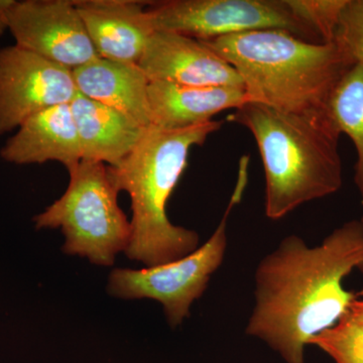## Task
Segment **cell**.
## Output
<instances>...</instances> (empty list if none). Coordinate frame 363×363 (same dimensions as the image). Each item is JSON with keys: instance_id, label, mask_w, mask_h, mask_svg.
<instances>
[{"instance_id": "obj_15", "label": "cell", "mask_w": 363, "mask_h": 363, "mask_svg": "<svg viewBox=\"0 0 363 363\" xmlns=\"http://www.w3.org/2000/svg\"><path fill=\"white\" fill-rule=\"evenodd\" d=\"M83 161L116 167L135 150L145 128L78 93L70 104Z\"/></svg>"}, {"instance_id": "obj_14", "label": "cell", "mask_w": 363, "mask_h": 363, "mask_svg": "<svg viewBox=\"0 0 363 363\" xmlns=\"http://www.w3.org/2000/svg\"><path fill=\"white\" fill-rule=\"evenodd\" d=\"M72 72L79 93L116 109L143 128L152 125L150 80L138 64L97 58Z\"/></svg>"}, {"instance_id": "obj_18", "label": "cell", "mask_w": 363, "mask_h": 363, "mask_svg": "<svg viewBox=\"0 0 363 363\" xmlns=\"http://www.w3.org/2000/svg\"><path fill=\"white\" fill-rule=\"evenodd\" d=\"M286 4L294 16L320 42L332 43L347 0H286Z\"/></svg>"}, {"instance_id": "obj_9", "label": "cell", "mask_w": 363, "mask_h": 363, "mask_svg": "<svg viewBox=\"0 0 363 363\" xmlns=\"http://www.w3.org/2000/svg\"><path fill=\"white\" fill-rule=\"evenodd\" d=\"M16 45L73 71L100 58L74 0H21L11 16Z\"/></svg>"}, {"instance_id": "obj_16", "label": "cell", "mask_w": 363, "mask_h": 363, "mask_svg": "<svg viewBox=\"0 0 363 363\" xmlns=\"http://www.w3.org/2000/svg\"><path fill=\"white\" fill-rule=\"evenodd\" d=\"M327 111L341 135L350 138L357 152L355 187L363 205V63L354 64L334 87Z\"/></svg>"}, {"instance_id": "obj_3", "label": "cell", "mask_w": 363, "mask_h": 363, "mask_svg": "<svg viewBox=\"0 0 363 363\" xmlns=\"http://www.w3.org/2000/svg\"><path fill=\"white\" fill-rule=\"evenodd\" d=\"M221 125L217 121L176 130L150 125L121 164L108 167L118 192L130 197L133 233L124 252L128 259L156 267L199 247L196 231L169 221L167 205L187 168L190 150L202 145Z\"/></svg>"}, {"instance_id": "obj_10", "label": "cell", "mask_w": 363, "mask_h": 363, "mask_svg": "<svg viewBox=\"0 0 363 363\" xmlns=\"http://www.w3.org/2000/svg\"><path fill=\"white\" fill-rule=\"evenodd\" d=\"M150 82L195 87H242L240 74L202 40L156 30L138 62Z\"/></svg>"}, {"instance_id": "obj_11", "label": "cell", "mask_w": 363, "mask_h": 363, "mask_svg": "<svg viewBox=\"0 0 363 363\" xmlns=\"http://www.w3.org/2000/svg\"><path fill=\"white\" fill-rule=\"evenodd\" d=\"M147 2L77 0L76 7L98 56L138 64L155 30Z\"/></svg>"}, {"instance_id": "obj_2", "label": "cell", "mask_w": 363, "mask_h": 363, "mask_svg": "<svg viewBox=\"0 0 363 363\" xmlns=\"http://www.w3.org/2000/svg\"><path fill=\"white\" fill-rule=\"evenodd\" d=\"M227 121L255 138L264 172V213L279 220L306 203L335 194L342 187L340 131L326 107L284 112L247 102Z\"/></svg>"}, {"instance_id": "obj_20", "label": "cell", "mask_w": 363, "mask_h": 363, "mask_svg": "<svg viewBox=\"0 0 363 363\" xmlns=\"http://www.w3.org/2000/svg\"><path fill=\"white\" fill-rule=\"evenodd\" d=\"M18 0H0V37L9 30L11 16Z\"/></svg>"}, {"instance_id": "obj_7", "label": "cell", "mask_w": 363, "mask_h": 363, "mask_svg": "<svg viewBox=\"0 0 363 363\" xmlns=\"http://www.w3.org/2000/svg\"><path fill=\"white\" fill-rule=\"evenodd\" d=\"M149 11L155 30L206 40L255 30H281L324 44L294 16L286 0H169Z\"/></svg>"}, {"instance_id": "obj_22", "label": "cell", "mask_w": 363, "mask_h": 363, "mask_svg": "<svg viewBox=\"0 0 363 363\" xmlns=\"http://www.w3.org/2000/svg\"><path fill=\"white\" fill-rule=\"evenodd\" d=\"M360 221H362V224L363 226V216L362 217V219H360ZM358 271L363 274V264H360L359 267H358Z\"/></svg>"}, {"instance_id": "obj_19", "label": "cell", "mask_w": 363, "mask_h": 363, "mask_svg": "<svg viewBox=\"0 0 363 363\" xmlns=\"http://www.w3.org/2000/svg\"><path fill=\"white\" fill-rule=\"evenodd\" d=\"M334 42L353 64L363 63V0H347Z\"/></svg>"}, {"instance_id": "obj_13", "label": "cell", "mask_w": 363, "mask_h": 363, "mask_svg": "<svg viewBox=\"0 0 363 363\" xmlns=\"http://www.w3.org/2000/svg\"><path fill=\"white\" fill-rule=\"evenodd\" d=\"M250 102L242 87H195L152 81L149 104L152 125L176 130L210 123L212 117Z\"/></svg>"}, {"instance_id": "obj_1", "label": "cell", "mask_w": 363, "mask_h": 363, "mask_svg": "<svg viewBox=\"0 0 363 363\" xmlns=\"http://www.w3.org/2000/svg\"><path fill=\"white\" fill-rule=\"evenodd\" d=\"M363 264V226L350 220L310 247L292 234L260 260L245 332L286 363H306L305 348L350 311L357 298L344 279Z\"/></svg>"}, {"instance_id": "obj_12", "label": "cell", "mask_w": 363, "mask_h": 363, "mask_svg": "<svg viewBox=\"0 0 363 363\" xmlns=\"http://www.w3.org/2000/svg\"><path fill=\"white\" fill-rule=\"evenodd\" d=\"M0 157L14 164L58 162L68 171L77 166L82 152L70 104L30 117L4 143Z\"/></svg>"}, {"instance_id": "obj_21", "label": "cell", "mask_w": 363, "mask_h": 363, "mask_svg": "<svg viewBox=\"0 0 363 363\" xmlns=\"http://www.w3.org/2000/svg\"><path fill=\"white\" fill-rule=\"evenodd\" d=\"M348 313L363 323V298H355L351 304Z\"/></svg>"}, {"instance_id": "obj_6", "label": "cell", "mask_w": 363, "mask_h": 363, "mask_svg": "<svg viewBox=\"0 0 363 363\" xmlns=\"http://www.w3.org/2000/svg\"><path fill=\"white\" fill-rule=\"evenodd\" d=\"M248 159L240 160L238 183L219 225L209 240L186 257L143 269H116L107 291L113 297L150 298L161 303L172 328L190 315V308L206 291L211 277L220 267L227 250V225L231 210L242 199L247 184Z\"/></svg>"}, {"instance_id": "obj_4", "label": "cell", "mask_w": 363, "mask_h": 363, "mask_svg": "<svg viewBox=\"0 0 363 363\" xmlns=\"http://www.w3.org/2000/svg\"><path fill=\"white\" fill-rule=\"evenodd\" d=\"M238 71L250 102L284 112L325 108L354 64L335 42H308L281 30L202 40Z\"/></svg>"}, {"instance_id": "obj_5", "label": "cell", "mask_w": 363, "mask_h": 363, "mask_svg": "<svg viewBox=\"0 0 363 363\" xmlns=\"http://www.w3.org/2000/svg\"><path fill=\"white\" fill-rule=\"evenodd\" d=\"M68 172L66 192L33 218L35 227L61 229L66 255L111 267L116 255L130 245L133 230L117 202L119 192L108 166L82 160Z\"/></svg>"}, {"instance_id": "obj_8", "label": "cell", "mask_w": 363, "mask_h": 363, "mask_svg": "<svg viewBox=\"0 0 363 363\" xmlns=\"http://www.w3.org/2000/svg\"><path fill=\"white\" fill-rule=\"evenodd\" d=\"M70 69L14 44L0 49V135L78 94Z\"/></svg>"}, {"instance_id": "obj_17", "label": "cell", "mask_w": 363, "mask_h": 363, "mask_svg": "<svg viewBox=\"0 0 363 363\" xmlns=\"http://www.w3.org/2000/svg\"><path fill=\"white\" fill-rule=\"evenodd\" d=\"M310 345H316L335 363H363V323L347 313Z\"/></svg>"}]
</instances>
